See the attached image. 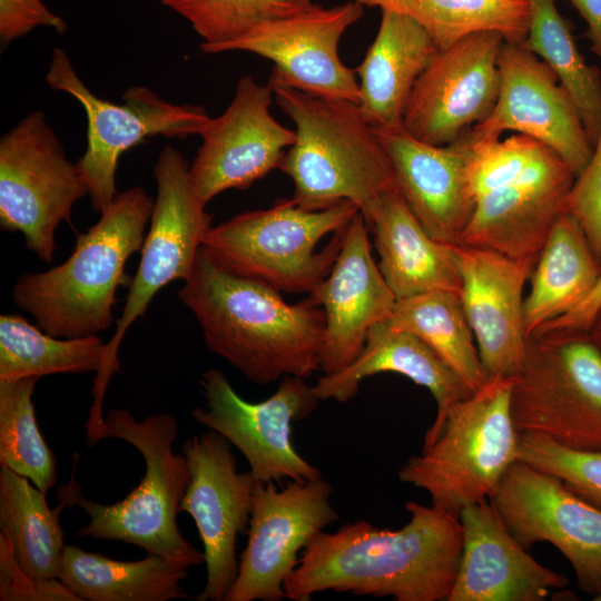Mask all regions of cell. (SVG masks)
I'll return each mask as SVG.
<instances>
[{"label": "cell", "instance_id": "obj_42", "mask_svg": "<svg viewBox=\"0 0 601 601\" xmlns=\"http://www.w3.org/2000/svg\"><path fill=\"white\" fill-rule=\"evenodd\" d=\"M601 305V278L589 297L575 309L559 317L543 327L533 336L553 332H588Z\"/></svg>", "mask_w": 601, "mask_h": 601}, {"label": "cell", "instance_id": "obj_12", "mask_svg": "<svg viewBox=\"0 0 601 601\" xmlns=\"http://www.w3.org/2000/svg\"><path fill=\"white\" fill-rule=\"evenodd\" d=\"M332 490L323 477L288 481L282 490L274 482H256L247 544L225 601L286 598L284 582L297 566L299 552L338 519L329 501Z\"/></svg>", "mask_w": 601, "mask_h": 601}, {"label": "cell", "instance_id": "obj_13", "mask_svg": "<svg viewBox=\"0 0 601 601\" xmlns=\"http://www.w3.org/2000/svg\"><path fill=\"white\" fill-rule=\"evenodd\" d=\"M189 164L174 147L166 146L154 166L157 196L141 258L116 331L107 343L110 366L119 372V345L131 324L144 316L154 296L176 279L186 280L197 253L211 228L213 216L197 196Z\"/></svg>", "mask_w": 601, "mask_h": 601}, {"label": "cell", "instance_id": "obj_45", "mask_svg": "<svg viewBox=\"0 0 601 601\" xmlns=\"http://www.w3.org/2000/svg\"><path fill=\"white\" fill-rule=\"evenodd\" d=\"M593 600H595V601H601V593L598 594V595H595V597H593Z\"/></svg>", "mask_w": 601, "mask_h": 601}, {"label": "cell", "instance_id": "obj_38", "mask_svg": "<svg viewBox=\"0 0 601 601\" xmlns=\"http://www.w3.org/2000/svg\"><path fill=\"white\" fill-rule=\"evenodd\" d=\"M519 460L559 477L601 508V451L573 449L542 435L520 433Z\"/></svg>", "mask_w": 601, "mask_h": 601}, {"label": "cell", "instance_id": "obj_8", "mask_svg": "<svg viewBox=\"0 0 601 601\" xmlns=\"http://www.w3.org/2000/svg\"><path fill=\"white\" fill-rule=\"evenodd\" d=\"M511 414L520 433L601 451V353L585 332L528 339L514 376Z\"/></svg>", "mask_w": 601, "mask_h": 601}, {"label": "cell", "instance_id": "obj_34", "mask_svg": "<svg viewBox=\"0 0 601 601\" xmlns=\"http://www.w3.org/2000/svg\"><path fill=\"white\" fill-rule=\"evenodd\" d=\"M529 2L531 19L522 46L543 60L565 88L593 146L601 128L600 70L585 62L554 0Z\"/></svg>", "mask_w": 601, "mask_h": 601}, {"label": "cell", "instance_id": "obj_9", "mask_svg": "<svg viewBox=\"0 0 601 601\" xmlns=\"http://www.w3.org/2000/svg\"><path fill=\"white\" fill-rule=\"evenodd\" d=\"M48 86L72 96L87 118V146L77 166L88 186L91 206L101 214L117 196L120 156L147 138L201 135L209 124L199 106L176 105L145 86H132L122 104L96 96L80 79L68 55L55 48L46 73Z\"/></svg>", "mask_w": 601, "mask_h": 601}, {"label": "cell", "instance_id": "obj_37", "mask_svg": "<svg viewBox=\"0 0 601 601\" xmlns=\"http://www.w3.org/2000/svg\"><path fill=\"white\" fill-rule=\"evenodd\" d=\"M203 39L201 52L235 40L264 22L309 11L312 0H161Z\"/></svg>", "mask_w": 601, "mask_h": 601}, {"label": "cell", "instance_id": "obj_39", "mask_svg": "<svg viewBox=\"0 0 601 601\" xmlns=\"http://www.w3.org/2000/svg\"><path fill=\"white\" fill-rule=\"evenodd\" d=\"M565 213L578 221L601 263V128L587 166L568 194Z\"/></svg>", "mask_w": 601, "mask_h": 601}, {"label": "cell", "instance_id": "obj_25", "mask_svg": "<svg viewBox=\"0 0 601 601\" xmlns=\"http://www.w3.org/2000/svg\"><path fill=\"white\" fill-rule=\"evenodd\" d=\"M363 216L374 235L380 270L397 299L431 290L460 293L452 246L427 235L397 188Z\"/></svg>", "mask_w": 601, "mask_h": 601}, {"label": "cell", "instance_id": "obj_11", "mask_svg": "<svg viewBox=\"0 0 601 601\" xmlns=\"http://www.w3.org/2000/svg\"><path fill=\"white\" fill-rule=\"evenodd\" d=\"M199 383L206 404L191 410L193 418L234 445L257 482L322 477L292 441L293 423L307 417L319 403L304 377H283L277 391L258 403L239 396L220 370L206 371Z\"/></svg>", "mask_w": 601, "mask_h": 601}, {"label": "cell", "instance_id": "obj_22", "mask_svg": "<svg viewBox=\"0 0 601 601\" xmlns=\"http://www.w3.org/2000/svg\"><path fill=\"white\" fill-rule=\"evenodd\" d=\"M375 129L407 206L437 243L454 246L471 219L475 200L467 179V140L436 146L421 141L402 126Z\"/></svg>", "mask_w": 601, "mask_h": 601}, {"label": "cell", "instance_id": "obj_7", "mask_svg": "<svg viewBox=\"0 0 601 601\" xmlns=\"http://www.w3.org/2000/svg\"><path fill=\"white\" fill-rule=\"evenodd\" d=\"M514 377H490L447 413L436 440L398 470V479L426 491L431 505L455 518L489 500L519 460L511 414Z\"/></svg>", "mask_w": 601, "mask_h": 601}, {"label": "cell", "instance_id": "obj_21", "mask_svg": "<svg viewBox=\"0 0 601 601\" xmlns=\"http://www.w3.org/2000/svg\"><path fill=\"white\" fill-rule=\"evenodd\" d=\"M308 297L325 315L321 368L326 375L337 373L359 355L370 328L387 321L397 300L372 257L359 211L344 230L329 274Z\"/></svg>", "mask_w": 601, "mask_h": 601}, {"label": "cell", "instance_id": "obj_28", "mask_svg": "<svg viewBox=\"0 0 601 601\" xmlns=\"http://www.w3.org/2000/svg\"><path fill=\"white\" fill-rule=\"evenodd\" d=\"M601 278V263L578 221L564 213L553 226L532 270L524 299L528 339L581 305Z\"/></svg>", "mask_w": 601, "mask_h": 601}, {"label": "cell", "instance_id": "obj_23", "mask_svg": "<svg viewBox=\"0 0 601 601\" xmlns=\"http://www.w3.org/2000/svg\"><path fill=\"white\" fill-rule=\"evenodd\" d=\"M463 545L447 601H541L568 579L533 559L490 500L460 513Z\"/></svg>", "mask_w": 601, "mask_h": 601}, {"label": "cell", "instance_id": "obj_31", "mask_svg": "<svg viewBox=\"0 0 601 601\" xmlns=\"http://www.w3.org/2000/svg\"><path fill=\"white\" fill-rule=\"evenodd\" d=\"M49 508L46 493L0 465V533L22 570L36 580L59 579L66 543L59 521L65 503Z\"/></svg>", "mask_w": 601, "mask_h": 601}, {"label": "cell", "instance_id": "obj_30", "mask_svg": "<svg viewBox=\"0 0 601 601\" xmlns=\"http://www.w3.org/2000/svg\"><path fill=\"white\" fill-rule=\"evenodd\" d=\"M187 575L157 554L119 561L66 544L59 580L81 601H168L188 598L180 585Z\"/></svg>", "mask_w": 601, "mask_h": 601}, {"label": "cell", "instance_id": "obj_6", "mask_svg": "<svg viewBox=\"0 0 601 601\" xmlns=\"http://www.w3.org/2000/svg\"><path fill=\"white\" fill-rule=\"evenodd\" d=\"M352 201L307 210L282 198L260 210L214 226L203 248L223 268L279 292L311 293L331 272L346 226L358 213Z\"/></svg>", "mask_w": 601, "mask_h": 601}, {"label": "cell", "instance_id": "obj_1", "mask_svg": "<svg viewBox=\"0 0 601 601\" xmlns=\"http://www.w3.org/2000/svg\"><path fill=\"white\" fill-rule=\"evenodd\" d=\"M405 509L411 518L398 530L357 521L317 533L284 582L286 598L308 601L334 590L397 601H447L462 553L460 519L414 501Z\"/></svg>", "mask_w": 601, "mask_h": 601}, {"label": "cell", "instance_id": "obj_2", "mask_svg": "<svg viewBox=\"0 0 601 601\" xmlns=\"http://www.w3.org/2000/svg\"><path fill=\"white\" fill-rule=\"evenodd\" d=\"M178 296L207 347L252 383L305 378L321 368L325 315L309 297L290 305L267 283L223 268L203 247Z\"/></svg>", "mask_w": 601, "mask_h": 601}, {"label": "cell", "instance_id": "obj_18", "mask_svg": "<svg viewBox=\"0 0 601 601\" xmlns=\"http://www.w3.org/2000/svg\"><path fill=\"white\" fill-rule=\"evenodd\" d=\"M273 97L269 82L243 76L227 109L211 118L201 132L189 176L205 205L227 189H246L278 168L295 131L270 115Z\"/></svg>", "mask_w": 601, "mask_h": 601}, {"label": "cell", "instance_id": "obj_44", "mask_svg": "<svg viewBox=\"0 0 601 601\" xmlns=\"http://www.w3.org/2000/svg\"><path fill=\"white\" fill-rule=\"evenodd\" d=\"M591 341L598 347L601 353V305L593 318V322L587 332Z\"/></svg>", "mask_w": 601, "mask_h": 601}, {"label": "cell", "instance_id": "obj_17", "mask_svg": "<svg viewBox=\"0 0 601 601\" xmlns=\"http://www.w3.org/2000/svg\"><path fill=\"white\" fill-rule=\"evenodd\" d=\"M504 41L496 31H480L439 50L411 92L404 129L421 141L444 146L486 119L500 92Z\"/></svg>", "mask_w": 601, "mask_h": 601}, {"label": "cell", "instance_id": "obj_36", "mask_svg": "<svg viewBox=\"0 0 601 601\" xmlns=\"http://www.w3.org/2000/svg\"><path fill=\"white\" fill-rule=\"evenodd\" d=\"M38 380H0V465L47 493L57 482V471L36 421L32 394Z\"/></svg>", "mask_w": 601, "mask_h": 601}, {"label": "cell", "instance_id": "obj_5", "mask_svg": "<svg viewBox=\"0 0 601 601\" xmlns=\"http://www.w3.org/2000/svg\"><path fill=\"white\" fill-rule=\"evenodd\" d=\"M270 85L276 105L295 125V140L278 169L292 179L298 206L322 210L347 200L365 215L397 188L388 156L358 104Z\"/></svg>", "mask_w": 601, "mask_h": 601}, {"label": "cell", "instance_id": "obj_4", "mask_svg": "<svg viewBox=\"0 0 601 601\" xmlns=\"http://www.w3.org/2000/svg\"><path fill=\"white\" fill-rule=\"evenodd\" d=\"M177 435V421L171 414L137 421L127 410L108 412L88 436L89 446L106 437L124 440L141 453L146 471L126 497L110 505L85 497L73 475L69 483L59 486L58 501L69 508L79 505L90 518L78 536L135 544L186 569L206 562L205 553L189 543L177 526L179 506L190 481L186 456L171 447Z\"/></svg>", "mask_w": 601, "mask_h": 601}, {"label": "cell", "instance_id": "obj_32", "mask_svg": "<svg viewBox=\"0 0 601 601\" xmlns=\"http://www.w3.org/2000/svg\"><path fill=\"white\" fill-rule=\"evenodd\" d=\"M364 7L404 14L417 22L439 50L480 31H496L522 43L528 35L529 0H356Z\"/></svg>", "mask_w": 601, "mask_h": 601}, {"label": "cell", "instance_id": "obj_20", "mask_svg": "<svg viewBox=\"0 0 601 601\" xmlns=\"http://www.w3.org/2000/svg\"><path fill=\"white\" fill-rule=\"evenodd\" d=\"M452 254L462 306L489 377H514L528 344L524 286L538 258H514L464 244L452 246Z\"/></svg>", "mask_w": 601, "mask_h": 601}, {"label": "cell", "instance_id": "obj_15", "mask_svg": "<svg viewBox=\"0 0 601 601\" xmlns=\"http://www.w3.org/2000/svg\"><path fill=\"white\" fill-rule=\"evenodd\" d=\"M190 481L179 506L194 519L206 556L207 578L198 601H225L237 573L236 542L247 533L256 485L238 472L231 444L209 430L181 446Z\"/></svg>", "mask_w": 601, "mask_h": 601}, {"label": "cell", "instance_id": "obj_27", "mask_svg": "<svg viewBox=\"0 0 601 601\" xmlns=\"http://www.w3.org/2000/svg\"><path fill=\"white\" fill-rule=\"evenodd\" d=\"M573 181L512 185L480 196L460 244L514 258H538L565 213Z\"/></svg>", "mask_w": 601, "mask_h": 601}, {"label": "cell", "instance_id": "obj_3", "mask_svg": "<svg viewBox=\"0 0 601 601\" xmlns=\"http://www.w3.org/2000/svg\"><path fill=\"white\" fill-rule=\"evenodd\" d=\"M154 203L141 187L118 193L100 219L78 235L65 263L18 278L11 293L13 303L56 337L107 331L115 322L117 288L131 283L125 265L141 250Z\"/></svg>", "mask_w": 601, "mask_h": 601}, {"label": "cell", "instance_id": "obj_29", "mask_svg": "<svg viewBox=\"0 0 601 601\" xmlns=\"http://www.w3.org/2000/svg\"><path fill=\"white\" fill-rule=\"evenodd\" d=\"M95 371L92 413H101L106 386L114 375L108 346L98 335L56 337L17 314L0 316V380L81 374Z\"/></svg>", "mask_w": 601, "mask_h": 601}, {"label": "cell", "instance_id": "obj_16", "mask_svg": "<svg viewBox=\"0 0 601 601\" xmlns=\"http://www.w3.org/2000/svg\"><path fill=\"white\" fill-rule=\"evenodd\" d=\"M356 0L264 22L205 53L248 51L274 63L268 82L358 104L356 71L338 55L342 36L363 16Z\"/></svg>", "mask_w": 601, "mask_h": 601}, {"label": "cell", "instance_id": "obj_33", "mask_svg": "<svg viewBox=\"0 0 601 601\" xmlns=\"http://www.w3.org/2000/svg\"><path fill=\"white\" fill-rule=\"evenodd\" d=\"M385 322L423 339L473 392L490 378L481 362L460 293L431 290L400 298Z\"/></svg>", "mask_w": 601, "mask_h": 601}, {"label": "cell", "instance_id": "obj_40", "mask_svg": "<svg viewBox=\"0 0 601 601\" xmlns=\"http://www.w3.org/2000/svg\"><path fill=\"white\" fill-rule=\"evenodd\" d=\"M1 601H81L59 579L36 580L18 563L7 538L0 533Z\"/></svg>", "mask_w": 601, "mask_h": 601}, {"label": "cell", "instance_id": "obj_41", "mask_svg": "<svg viewBox=\"0 0 601 601\" xmlns=\"http://www.w3.org/2000/svg\"><path fill=\"white\" fill-rule=\"evenodd\" d=\"M39 27L52 28L62 33L67 23L42 0H0V40L3 46Z\"/></svg>", "mask_w": 601, "mask_h": 601}, {"label": "cell", "instance_id": "obj_14", "mask_svg": "<svg viewBox=\"0 0 601 601\" xmlns=\"http://www.w3.org/2000/svg\"><path fill=\"white\" fill-rule=\"evenodd\" d=\"M489 500L526 550L551 543L572 565L580 589L593 597L601 593V508L521 460L506 470Z\"/></svg>", "mask_w": 601, "mask_h": 601}, {"label": "cell", "instance_id": "obj_43", "mask_svg": "<svg viewBox=\"0 0 601 601\" xmlns=\"http://www.w3.org/2000/svg\"><path fill=\"white\" fill-rule=\"evenodd\" d=\"M588 24L585 37L590 49L601 59V0H568Z\"/></svg>", "mask_w": 601, "mask_h": 601}, {"label": "cell", "instance_id": "obj_35", "mask_svg": "<svg viewBox=\"0 0 601 601\" xmlns=\"http://www.w3.org/2000/svg\"><path fill=\"white\" fill-rule=\"evenodd\" d=\"M467 179L476 199L483 194L512 185L574 181L563 159L543 142L522 134L504 140L473 139L465 132Z\"/></svg>", "mask_w": 601, "mask_h": 601}, {"label": "cell", "instance_id": "obj_19", "mask_svg": "<svg viewBox=\"0 0 601 601\" xmlns=\"http://www.w3.org/2000/svg\"><path fill=\"white\" fill-rule=\"evenodd\" d=\"M499 68L500 92L491 114L473 126V139H492L508 130L530 136L554 150L577 177L593 146L578 109L550 67L522 43L504 41Z\"/></svg>", "mask_w": 601, "mask_h": 601}, {"label": "cell", "instance_id": "obj_10", "mask_svg": "<svg viewBox=\"0 0 601 601\" xmlns=\"http://www.w3.org/2000/svg\"><path fill=\"white\" fill-rule=\"evenodd\" d=\"M88 186L41 110L28 114L0 140V225L20 231L28 249L51 263L56 230L69 221Z\"/></svg>", "mask_w": 601, "mask_h": 601}, {"label": "cell", "instance_id": "obj_24", "mask_svg": "<svg viewBox=\"0 0 601 601\" xmlns=\"http://www.w3.org/2000/svg\"><path fill=\"white\" fill-rule=\"evenodd\" d=\"M380 373L401 374L426 387L434 397L436 416L423 447L440 435L449 411L473 393L423 339L387 322L372 326L359 355L344 370L321 376L313 391L319 401L345 403L356 395L364 378Z\"/></svg>", "mask_w": 601, "mask_h": 601}, {"label": "cell", "instance_id": "obj_26", "mask_svg": "<svg viewBox=\"0 0 601 601\" xmlns=\"http://www.w3.org/2000/svg\"><path fill=\"white\" fill-rule=\"evenodd\" d=\"M439 49L413 19L382 10L381 23L356 68L358 107L376 129L402 126L411 92Z\"/></svg>", "mask_w": 601, "mask_h": 601}]
</instances>
